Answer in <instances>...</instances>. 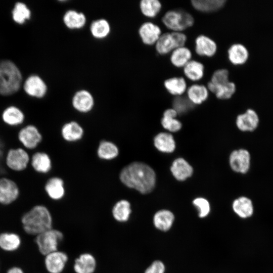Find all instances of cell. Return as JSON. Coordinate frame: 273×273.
<instances>
[{
    "mask_svg": "<svg viewBox=\"0 0 273 273\" xmlns=\"http://www.w3.org/2000/svg\"><path fill=\"white\" fill-rule=\"evenodd\" d=\"M44 256V266L49 273H62L64 271L68 260L65 252L58 250Z\"/></svg>",
    "mask_w": 273,
    "mask_h": 273,
    "instance_id": "12",
    "label": "cell"
},
{
    "mask_svg": "<svg viewBox=\"0 0 273 273\" xmlns=\"http://www.w3.org/2000/svg\"><path fill=\"white\" fill-rule=\"evenodd\" d=\"M177 115L176 111L172 108L166 109L161 120L163 127L172 132L179 131L182 127V123L176 118Z\"/></svg>",
    "mask_w": 273,
    "mask_h": 273,
    "instance_id": "32",
    "label": "cell"
},
{
    "mask_svg": "<svg viewBox=\"0 0 273 273\" xmlns=\"http://www.w3.org/2000/svg\"><path fill=\"white\" fill-rule=\"evenodd\" d=\"M204 66L200 62L191 60L184 67L183 73L192 81L201 80L204 75Z\"/></svg>",
    "mask_w": 273,
    "mask_h": 273,
    "instance_id": "33",
    "label": "cell"
},
{
    "mask_svg": "<svg viewBox=\"0 0 273 273\" xmlns=\"http://www.w3.org/2000/svg\"><path fill=\"white\" fill-rule=\"evenodd\" d=\"M22 73L19 67L9 59L0 60V96H11L22 87Z\"/></svg>",
    "mask_w": 273,
    "mask_h": 273,
    "instance_id": "3",
    "label": "cell"
},
{
    "mask_svg": "<svg viewBox=\"0 0 273 273\" xmlns=\"http://www.w3.org/2000/svg\"><path fill=\"white\" fill-rule=\"evenodd\" d=\"M192 203L199 211V217L204 218L208 215L210 212V205L206 199L197 197L194 199Z\"/></svg>",
    "mask_w": 273,
    "mask_h": 273,
    "instance_id": "44",
    "label": "cell"
},
{
    "mask_svg": "<svg viewBox=\"0 0 273 273\" xmlns=\"http://www.w3.org/2000/svg\"><path fill=\"white\" fill-rule=\"evenodd\" d=\"M97 264L96 259L92 254L84 252L75 259L73 268L75 273H94Z\"/></svg>",
    "mask_w": 273,
    "mask_h": 273,
    "instance_id": "20",
    "label": "cell"
},
{
    "mask_svg": "<svg viewBox=\"0 0 273 273\" xmlns=\"http://www.w3.org/2000/svg\"><path fill=\"white\" fill-rule=\"evenodd\" d=\"M174 221V215L170 210L162 209L157 211L153 218L154 226L158 230L166 232L172 227Z\"/></svg>",
    "mask_w": 273,
    "mask_h": 273,
    "instance_id": "25",
    "label": "cell"
},
{
    "mask_svg": "<svg viewBox=\"0 0 273 273\" xmlns=\"http://www.w3.org/2000/svg\"><path fill=\"white\" fill-rule=\"evenodd\" d=\"M13 21L20 25H24L29 21L32 17V12L29 7L24 2H16L11 10Z\"/></svg>",
    "mask_w": 273,
    "mask_h": 273,
    "instance_id": "23",
    "label": "cell"
},
{
    "mask_svg": "<svg viewBox=\"0 0 273 273\" xmlns=\"http://www.w3.org/2000/svg\"><path fill=\"white\" fill-rule=\"evenodd\" d=\"M131 204L125 199L120 200L113 206L112 214L113 218L119 222H126L131 214Z\"/></svg>",
    "mask_w": 273,
    "mask_h": 273,
    "instance_id": "29",
    "label": "cell"
},
{
    "mask_svg": "<svg viewBox=\"0 0 273 273\" xmlns=\"http://www.w3.org/2000/svg\"><path fill=\"white\" fill-rule=\"evenodd\" d=\"M259 116L253 109L249 108L236 118L237 127L242 131H252L255 130L259 123Z\"/></svg>",
    "mask_w": 273,
    "mask_h": 273,
    "instance_id": "17",
    "label": "cell"
},
{
    "mask_svg": "<svg viewBox=\"0 0 273 273\" xmlns=\"http://www.w3.org/2000/svg\"><path fill=\"white\" fill-rule=\"evenodd\" d=\"M21 222L25 233L37 236L52 228L53 217L49 209L43 204L34 205L21 216Z\"/></svg>",
    "mask_w": 273,
    "mask_h": 273,
    "instance_id": "2",
    "label": "cell"
},
{
    "mask_svg": "<svg viewBox=\"0 0 273 273\" xmlns=\"http://www.w3.org/2000/svg\"><path fill=\"white\" fill-rule=\"evenodd\" d=\"M9 149L10 147L6 138L0 133V177L7 176L9 172L4 163L5 154Z\"/></svg>",
    "mask_w": 273,
    "mask_h": 273,
    "instance_id": "43",
    "label": "cell"
},
{
    "mask_svg": "<svg viewBox=\"0 0 273 273\" xmlns=\"http://www.w3.org/2000/svg\"><path fill=\"white\" fill-rule=\"evenodd\" d=\"M170 171L174 177L178 181H184L193 174V168L184 158H176L170 167Z\"/></svg>",
    "mask_w": 273,
    "mask_h": 273,
    "instance_id": "21",
    "label": "cell"
},
{
    "mask_svg": "<svg viewBox=\"0 0 273 273\" xmlns=\"http://www.w3.org/2000/svg\"><path fill=\"white\" fill-rule=\"evenodd\" d=\"M64 239V235L60 231L52 228L37 236L35 242L39 252L43 255L58 250Z\"/></svg>",
    "mask_w": 273,
    "mask_h": 273,
    "instance_id": "7",
    "label": "cell"
},
{
    "mask_svg": "<svg viewBox=\"0 0 273 273\" xmlns=\"http://www.w3.org/2000/svg\"><path fill=\"white\" fill-rule=\"evenodd\" d=\"M138 32L143 43L148 46L155 44L162 34L160 27L151 22L142 24Z\"/></svg>",
    "mask_w": 273,
    "mask_h": 273,
    "instance_id": "15",
    "label": "cell"
},
{
    "mask_svg": "<svg viewBox=\"0 0 273 273\" xmlns=\"http://www.w3.org/2000/svg\"><path fill=\"white\" fill-rule=\"evenodd\" d=\"M173 39L175 49L185 47L187 40V35L182 32L172 31L170 32Z\"/></svg>",
    "mask_w": 273,
    "mask_h": 273,
    "instance_id": "46",
    "label": "cell"
},
{
    "mask_svg": "<svg viewBox=\"0 0 273 273\" xmlns=\"http://www.w3.org/2000/svg\"><path fill=\"white\" fill-rule=\"evenodd\" d=\"M192 54L191 50L186 47H183L173 50L170 55V61L176 68L184 67L191 60Z\"/></svg>",
    "mask_w": 273,
    "mask_h": 273,
    "instance_id": "35",
    "label": "cell"
},
{
    "mask_svg": "<svg viewBox=\"0 0 273 273\" xmlns=\"http://www.w3.org/2000/svg\"><path fill=\"white\" fill-rule=\"evenodd\" d=\"M234 212L242 218L250 217L253 213V206L251 200L242 196L235 199L232 204Z\"/></svg>",
    "mask_w": 273,
    "mask_h": 273,
    "instance_id": "31",
    "label": "cell"
},
{
    "mask_svg": "<svg viewBox=\"0 0 273 273\" xmlns=\"http://www.w3.org/2000/svg\"><path fill=\"white\" fill-rule=\"evenodd\" d=\"M30 166L36 173L47 175L51 171L53 163L50 155L41 150H36L31 153Z\"/></svg>",
    "mask_w": 273,
    "mask_h": 273,
    "instance_id": "11",
    "label": "cell"
},
{
    "mask_svg": "<svg viewBox=\"0 0 273 273\" xmlns=\"http://www.w3.org/2000/svg\"><path fill=\"white\" fill-rule=\"evenodd\" d=\"M163 86L168 93L175 96H182L187 89V82L182 76L166 79L163 82Z\"/></svg>",
    "mask_w": 273,
    "mask_h": 273,
    "instance_id": "30",
    "label": "cell"
},
{
    "mask_svg": "<svg viewBox=\"0 0 273 273\" xmlns=\"http://www.w3.org/2000/svg\"><path fill=\"white\" fill-rule=\"evenodd\" d=\"M229 164L232 169L238 173H245L250 166V155L243 149L233 151L229 157Z\"/></svg>",
    "mask_w": 273,
    "mask_h": 273,
    "instance_id": "13",
    "label": "cell"
},
{
    "mask_svg": "<svg viewBox=\"0 0 273 273\" xmlns=\"http://www.w3.org/2000/svg\"><path fill=\"white\" fill-rule=\"evenodd\" d=\"M72 104L73 108L81 113L90 111L94 106V99L92 94L86 89H80L74 95Z\"/></svg>",
    "mask_w": 273,
    "mask_h": 273,
    "instance_id": "18",
    "label": "cell"
},
{
    "mask_svg": "<svg viewBox=\"0 0 273 273\" xmlns=\"http://www.w3.org/2000/svg\"><path fill=\"white\" fill-rule=\"evenodd\" d=\"M83 134V128L75 121L68 122L61 128L62 136L68 142L77 141L81 139Z\"/></svg>",
    "mask_w": 273,
    "mask_h": 273,
    "instance_id": "36",
    "label": "cell"
},
{
    "mask_svg": "<svg viewBox=\"0 0 273 273\" xmlns=\"http://www.w3.org/2000/svg\"><path fill=\"white\" fill-rule=\"evenodd\" d=\"M119 178L125 186L142 194L151 193L156 183L154 169L142 162H133L125 166L121 170Z\"/></svg>",
    "mask_w": 273,
    "mask_h": 273,
    "instance_id": "1",
    "label": "cell"
},
{
    "mask_svg": "<svg viewBox=\"0 0 273 273\" xmlns=\"http://www.w3.org/2000/svg\"><path fill=\"white\" fill-rule=\"evenodd\" d=\"M227 54L230 62L236 66L246 64L250 57V52L248 48L241 42L232 44L228 49Z\"/></svg>",
    "mask_w": 273,
    "mask_h": 273,
    "instance_id": "16",
    "label": "cell"
},
{
    "mask_svg": "<svg viewBox=\"0 0 273 273\" xmlns=\"http://www.w3.org/2000/svg\"><path fill=\"white\" fill-rule=\"evenodd\" d=\"M43 190L50 199L54 201L61 200L65 195L64 181L57 176L49 177L44 184Z\"/></svg>",
    "mask_w": 273,
    "mask_h": 273,
    "instance_id": "14",
    "label": "cell"
},
{
    "mask_svg": "<svg viewBox=\"0 0 273 273\" xmlns=\"http://www.w3.org/2000/svg\"><path fill=\"white\" fill-rule=\"evenodd\" d=\"M30 154L21 146L9 149L5 156L4 163L6 168L14 172H21L30 165Z\"/></svg>",
    "mask_w": 273,
    "mask_h": 273,
    "instance_id": "6",
    "label": "cell"
},
{
    "mask_svg": "<svg viewBox=\"0 0 273 273\" xmlns=\"http://www.w3.org/2000/svg\"><path fill=\"white\" fill-rule=\"evenodd\" d=\"M164 25L172 31L182 32L192 27L195 23L193 16L183 10H171L167 11L162 18Z\"/></svg>",
    "mask_w": 273,
    "mask_h": 273,
    "instance_id": "4",
    "label": "cell"
},
{
    "mask_svg": "<svg viewBox=\"0 0 273 273\" xmlns=\"http://www.w3.org/2000/svg\"><path fill=\"white\" fill-rule=\"evenodd\" d=\"M17 139L20 145L31 153L35 151L41 144L43 141V135L37 126L27 123L19 128Z\"/></svg>",
    "mask_w": 273,
    "mask_h": 273,
    "instance_id": "5",
    "label": "cell"
},
{
    "mask_svg": "<svg viewBox=\"0 0 273 273\" xmlns=\"http://www.w3.org/2000/svg\"><path fill=\"white\" fill-rule=\"evenodd\" d=\"M7 273H24L23 269L18 266H13L9 268Z\"/></svg>",
    "mask_w": 273,
    "mask_h": 273,
    "instance_id": "47",
    "label": "cell"
},
{
    "mask_svg": "<svg viewBox=\"0 0 273 273\" xmlns=\"http://www.w3.org/2000/svg\"><path fill=\"white\" fill-rule=\"evenodd\" d=\"M195 51L201 57H211L217 52V46L215 41L210 37L201 34L195 40Z\"/></svg>",
    "mask_w": 273,
    "mask_h": 273,
    "instance_id": "19",
    "label": "cell"
},
{
    "mask_svg": "<svg viewBox=\"0 0 273 273\" xmlns=\"http://www.w3.org/2000/svg\"><path fill=\"white\" fill-rule=\"evenodd\" d=\"M97 153L100 158L109 160L113 159L118 156L119 150L113 143L103 141L99 144Z\"/></svg>",
    "mask_w": 273,
    "mask_h": 273,
    "instance_id": "40",
    "label": "cell"
},
{
    "mask_svg": "<svg viewBox=\"0 0 273 273\" xmlns=\"http://www.w3.org/2000/svg\"><path fill=\"white\" fill-rule=\"evenodd\" d=\"M187 96L194 105H201L207 100L209 91L204 85L193 84L187 89Z\"/></svg>",
    "mask_w": 273,
    "mask_h": 273,
    "instance_id": "28",
    "label": "cell"
},
{
    "mask_svg": "<svg viewBox=\"0 0 273 273\" xmlns=\"http://www.w3.org/2000/svg\"><path fill=\"white\" fill-rule=\"evenodd\" d=\"M230 81V72L225 68L215 70L211 75L210 80V81L215 86L225 84Z\"/></svg>",
    "mask_w": 273,
    "mask_h": 273,
    "instance_id": "42",
    "label": "cell"
},
{
    "mask_svg": "<svg viewBox=\"0 0 273 273\" xmlns=\"http://www.w3.org/2000/svg\"><path fill=\"white\" fill-rule=\"evenodd\" d=\"M155 147L160 152L172 153L175 149V142L173 135L169 132H161L154 138Z\"/></svg>",
    "mask_w": 273,
    "mask_h": 273,
    "instance_id": "26",
    "label": "cell"
},
{
    "mask_svg": "<svg viewBox=\"0 0 273 273\" xmlns=\"http://www.w3.org/2000/svg\"><path fill=\"white\" fill-rule=\"evenodd\" d=\"M65 25L70 29H79L83 28L86 22L85 15L74 10L67 11L63 17Z\"/></svg>",
    "mask_w": 273,
    "mask_h": 273,
    "instance_id": "27",
    "label": "cell"
},
{
    "mask_svg": "<svg viewBox=\"0 0 273 273\" xmlns=\"http://www.w3.org/2000/svg\"><path fill=\"white\" fill-rule=\"evenodd\" d=\"M21 88L28 97L34 99L43 98L48 89L46 81L36 74H31L23 80Z\"/></svg>",
    "mask_w": 273,
    "mask_h": 273,
    "instance_id": "9",
    "label": "cell"
},
{
    "mask_svg": "<svg viewBox=\"0 0 273 273\" xmlns=\"http://www.w3.org/2000/svg\"><path fill=\"white\" fill-rule=\"evenodd\" d=\"M226 2V0H192L191 5L199 12L211 13L223 8Z\"/></svg>",
    "mask_w": 273,
    "mask_h": 273,
    "instance_id": "24",
    "label": "cell"
},
{
    "mask_svg": "<svg viewBox=\"0 0 273 273\" xmlns=\"http://www.w3.org/2000/svg\"><path fill=\"white\" fill-rule=\"evenodd\" d=\"M206 87L208 91L214 94L217 99L221 100L231 99L237 91L236 84L232 81L225 84L218 86L214 85L209 81L207 83Z\"/></svg>",
    "mask_w": 273,
    "mask_h": 273,
    "instance_id": "22",
    "label": "cell"
},
{
    "mask_svg": "<svg viewBox=\"0 0 273 273\" xmlns=\"http://www.w3.org/2000/svg\"><path fill=\"white\" fill-rule=\"evenodd\" d=\"M18 184L6 176L0 177V205L9 206L18 201L20 196Z\"/></svg>",
    "mask_w": 273,
    "mask_h": 273,
    "instance_id": "8",
    "label": "cell"
},
{
    "mask_svg": "<svg viewBox=\"0 0 273 273\" xmlns=\"http://www.w3.org/2000/svg\"><path fill=\"white\" fill-rule=\"evenodd\" d=\"M89 30L94 37L101 39L109 35L111 26L107 20L102 18L93 21L90 24Z\"/></svg>",
    "mask_w": 273,
    "mask_h": 273,
    "instance_id": "37",
    "label": "cell"
},
{
    "mask_svg": "<svg viewBox=\"0 0 273 273\" xmlns=\"http://www.w3.org/2000/svg\"><path fill=\"white\" fill-rule=\"evenodd\" d=\"M26 118L25 113L22 108L15 104H8L0 114L3 123L11 128H18L22 126L26 122Z\"/></svg>",
    "mask_w": 273,
    "mask_h": 273,
    "instance_id": "10",
    "label": "cell"
},
{
    "mask_svg": "<svg viewBox=\"0 0 273 273\" xmlns=\"http://www.w3.org/2000/svg\"><path fill=\"white\" fill-rule=\"evenodd\" d=\"M139 7L143 15L152 18L160 13L162 4L158 0H142L140 2Z\"/></svg>",
    "mask_w": 273,
    "mask_h": 273,
    "instance_id": "39",
    "label": "cell"
},
{
    "mask_svg": "<svg viewBox=\"0 0 273 273\" xmlns=\"http://www.w3.org/2000/svg\"><path fill=\"white\" fill-rule=\"evenodd\" d=\"M21 244V239L16 233L4 232L0 234V248L7 252L18 250Z\"/></svg>",
    "mask_w": 273,
    "mask_h": 273,
    "instance_id": "34",
    "label": "cell"
},
{
    "mask_svg": "<svg viewBox=\"0 0 273 273\" xmlns=\"http://www.w3.org/2000/svg\"><path fill=\"white\" fill-rule=\"evenodd\" d=\"M193 104L187 96H175L172 101V108L174 109L177 114L187 112L194 107Z\"/></svg>",
    "mask_w": 273,
    "mask_h": 273,
    "instance_id": "41",
    "label": "cell"
},
{
    "mask_svg": "<svg viewBox=\"0 0 273 273\" xmlns=\"http://www.w3.org/2000/svg\"><path fill=\"white\" fill-rule=\"evenodd\" d=\"M155 45L157 53L161 56L167 55L175 49L171 33L168 32L161 34Z\"/></svg>",
    "mask_w": 273,
    "mask_h": 273,
    "instance_id": "38",
    "label": "cell"
},
{
    "mask_svg": "<svg viewBox=\"0 0 273 273\" xmlns=\"http://www.w3.org/2000/svg\"><path fill=\"white\" fill-rule=\"evenodd\" d=\"M165 266L160 260L154 261L145 270L144 273H164Z\"/></svg>",
    "mask_w": 273,
    "mask_h": 273,
    "instance_id": "45",
    "label": "cell"
}]
</instances>
